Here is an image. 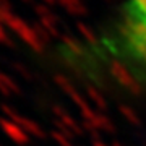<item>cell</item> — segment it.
Returning a JSON list of instances; mask_svg holds the SVG:
<instances>
[{
	"label": "cell",
	"instance_id": "1",
	"mask_svg": "<svg viewBox=\"0 0 146 146\" xmlns=\"http://www.w3.org/2000/svg\"><path fill=\"white\" fill-rule=\"evenodd\" d=\"M62 57L83 80L146 86V0H120L99 28L68 44Z\"/></svg>",
	"mask_w": 146,
	"mask_h": 146
}]
</instances>
